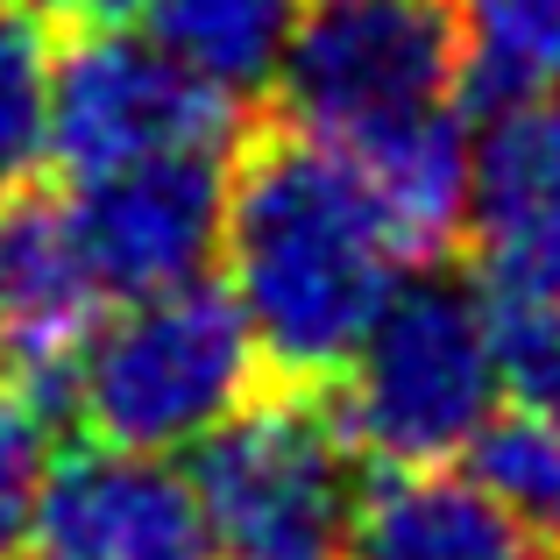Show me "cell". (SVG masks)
<instances>
[{
    "mask_svg": "<svg viewBox=\"0 0 560 560\" xmlns=\"http://www.w3.org/2000/svg\"><path fill=\"white\" fill-rule=\"evenodd\" d=\"M277 121L362 150L468 100V28L454 0H313L277 71Z\"/></svg>",
    "mask_w": 560,
    "mask_h": 560,
    "instance_id": "obj_5",
    "label": "cell"
},
{
    "mask_svg": "<svg viewBox=\"0 0 560 560\" xmlns=\"http://www.w3.org/2000/svg\"><path fill=\"white\" fill-rule=\"evenodd\" d=\"M468 242L482 277L560 291V93L497 100L468 142Z\"/></svg>",
    "mask_w": 560,
    "mask_h": 560,
    "instance_id": "obj_10",
    "label": "cell"
},
{
    "mask_svg": "<svg viewBox=\"0 0 560 560\" xmlns=\"http://www.w3.org/2000/svg\"><path fill=\"white\" fill-rule=\"evenodd\" d=\"M262 383L270 370L234 284L191 277L171 291L121 299V313L100 319L71 376V411L85 440L185 454L220 419H234Z\"/></svg>",
    "mask_w": 560,
    "mask_h": 560,
    "instance_id": "obj_3",
    "label": "cell"
},
{
    "mask_svg": "<svg viewBox=\"0 0 560 560\" xmlns=\"http://www.w3.org/2000/svg\"><path fill=\"white\" fill-rule=\"evenodd\" d=\"M553 560H560V547H553Z\"/></svg>",
    "mask_w": 560,
    "mask_h": 560,
    "instance_id": "obj_19",
    "label": "cell"
},
{
    "mask_svg": "<svg viewBox=\"0 0 560 560\" xmlns=\"http://www.w3.org/2000/svg\"><path fill=\"white\" fill-rule=\"evenodd\" d=\"M248 121L256 107L178 65L156 36H121V22L79 28L50 85V164L71 185H85L150 156L234 150Z\"/></svg>",
    "mask_w": 560,
    "mask_h": 560,
    "instance_id": "obj_6",
    "label": "cell"
},
{
    "mask_svg": "<svg viewBox=\"0 0 560 560\" xmlns=\"http://www.w3.org/2000/svg\"><path fill=\"white\" fill-rule=\"evenodd\" d=\"M50 22H71V28H114L128 14H142V0H36Z\"/></svg>",
    "mask_w": 560,
    "mask_h": 560,
    "instance_id": "obj_18",
    "label": "cell"
},
{
    "mask_svg": "<svg viewBox=\"0 0 560 560\" xmlns=\"http://www.w3.org/2000/svg\"><path fill=\"white\" fill-rule=\"evenodd\" d=\"M462 462L511 518H525L547 547H560V411H490V425L468 440Z\"/></svg>",
    "mask_w": 560,
    "mask_h": 560,
    "instance_id": "obj_14",
    "label": "cell"
},
{
    "mask_svg": "<svg viewBox=\"0 0 560 560\" xmlns=\"http://www.w3.org/2000/svg\"><path fill=\"white\" fill-rule=\"evenodd\" d=\"M43 476H50V411L0 370V560H14Z\"/></svg>",
    "mask_w": 560,
    "mask_h": 560,
    "instance_id": "obj_17",
    "label": "cell"
},
{
    "mask_svg": "<svg viewBox=\"0 0 560 560\" xmlns=\"http://www.w3.org/2000/svg\"><path fill=\"white\" fill-rule=\"evenodd\" d=\"M348 440L376 468H447L468 454V440L490 425L504 397L497 327L482 277L440 262H411L397 277L390 305L348 370L327 383Z\"/></svg>",
    "mask_w": 560,
    "mask_h": 560,
    "instance_id": "obj_2",
    "label": "cell"
},
{
    "mask_svg": "<svg viewBox=\"0 0 560 560\" xmlns=\"http://www.w3.org/2000/svg\"><path fill=\"white\" fill-rule=\"evenodd\" d=\"M468 28V100L560 93V0H454Z\"/></svg>",
    "mask_w": 560,
    "mask_h": 560,
    "instance_id": "obj_15",
    "label": "cell"
},
{
    "mask_svg": "<svg viewBox=\"0 0 560 560\" xmlns=\"http://www.w3.org/2000/svg\"><path fill=\"white\" fill-rule=\"evenodd\" d=\"M348 560H553V547L476 476L383 468L362 482Z\"/></svg>",
    "mask_w": 560,
    "mask_h": 560,
    "instance_id": "obj_11",
    "label": "cell"
},
{
    "mask_svg": "<svg viewBox=\"0 0 560 560\" xmlns=\"http://www.w3.org/2000/svg\"><path fill=\"white\" fill-rule=\"evenodd\" d=\"M228 156L234 150H185L71 185L79 242L114 305L213 270L228 228Z\"/></svg>",
    "mask_w": 560,
    "mask_h": 560,
    "instance_id": "obj_9",
    "label": "cell"
},
{
    "mask_svg": "<svg viewBox=\"0 0 560 560\" xmlns=\"http://www.w3.org/2000/svg\"><path fill=\"white\" fill-rule=\"evenodd\" d=\"M305 8L313 0H142L150 36L242 107H262L277 93Z\"/></svg>",
    "mask_w": 560,
    "mask_h": 560,
    "instance_id": "obj_12",
    "label": "cell"
},
{
    "mask_svg": "<svg viewBox=\"0 0 560 560\" xmlns=\"http://www.w3.org/2000/svg\"><path fill=\"white\" fill-rule=\"evenodd\" d=\"M185 476L220 560H348L370 482L327 383H262L191 447Z\"/></svg>",
    "mask_w": 560,
    "mask_h": 560,
    "instance_id": "obj_4",
    "label": "cell"
},
{
    "mask_svg": "<svg viewBox=\"0 0 560 560\" xmlns=\"http://www.w3.org/2000/svg\"><path fill=\"white\" fill-rule=\"evenodd\" d=\"M50 85L57 36L36 0H0V191L50 164Z\"/></svg>",
    "mask_w": 560,
    "mask_h": 560,
    "instance_id": "obj_13",
    "label": "cell"
},
{
    "mask_svg": "<svg viewBox=\"0 0 560 560\" xmlns=\"http://www.w3.org/2000/svg\"><path fill=\"white\" fill-rule=\"evenodd\" d=\"M220 256L270 383H334L411 270L362 164L291 121H248L234 142Z\"/></svg>",
    "mask_w": 560,
    "mask_h": 560,
    "instance_id": "obj_1",
    "label": "cell"
},
{
    "mask_svg": "<svg viewBox=\"0 0 560 560\" xmlns=\"http://www.w3.org/2000/svg\"><path fill=\"white\" fill-rule=\"evenodd\" d=\"M14 560H220V547L171 454L85 440L43 476Z\"/></svg>",
    "mask_w": 560,
    "mask_h": 560,
    "instance_id": "obj_7",
    "label": "cell"
},
{
    "mask_svg": "<svg viewBox=\"0 0 560 560\" xmlns=\"http://www.w3.org/2000/svg\"><path fill=\"white\" fill-rule=\"evenodd\" d=\"M107 284L79 242L71 199L14 185L0 206V370L22 383L43 411H71V376L107 319Z\"/></svg>",
    "mask_w": 560,
    "mask_h": 560,
    "instance_id": "obj_8",
    "label": "cell"
},
{
    "mask_svg": "<svg viewBox=\"0 0 560 560\" xmlns=\"http://www.w3.org/2000/svg\"><path fill=\"white\" fill-rule=\"evenodd\" d=\"M482 299H490V327H497L504 397L539 405V411H560V291L511 284V277H482Z\"/></svg>",
    "mask_w": 560,
    "mask_h": 560,
    "instance_id": "obj_16",
    "label": "cell"
}]
</instances>
